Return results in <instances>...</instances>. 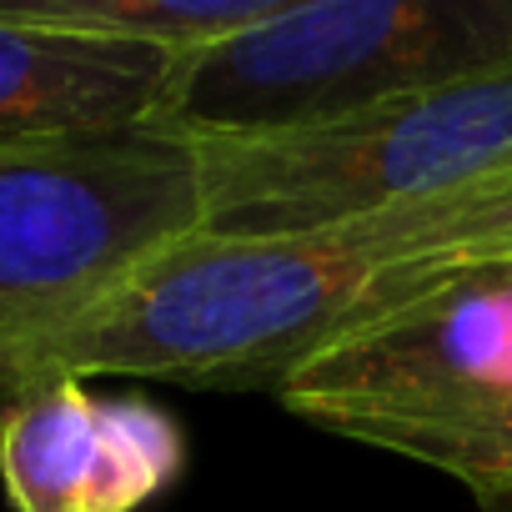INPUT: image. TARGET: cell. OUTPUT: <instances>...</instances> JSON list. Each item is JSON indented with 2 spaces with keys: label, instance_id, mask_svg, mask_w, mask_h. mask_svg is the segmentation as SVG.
Wrapping results in <instances>:
<instances>
[{
  "label": "cell",
  "instance_id": "cell-1",
  "mask_svg": "<svg viewBox=\"0 0 512 512\" xmlns=\"http://www.w3.org/2000/svg\"><path fill=\"white\" fill-rule=\"evenodd\" d=\"M512 272V171L287 231H196L81 317L0 352V412L91 377L277 397L327 347Z\"/></svg>",
  "mask_w": 512,
  "mask_h": 512
},
{
  "label": "cell",
  "instance_id": "cell-2",
  "mask_svg": "<svg viewBox=\"0 0 512 512\" xmlns=\"http://www.w3.org/2000/svg\"><path fill=\"white\" fill-rule=\"evenodd\" d=\"M512 66V0H297L272 21L181 51L156 126L282 136Z\"/></svg>",
  "mask_w": 512,
  "mask_h": 512
},
{
  "label": "cell",
  "instance_id": "cell-3",
  "mask_svg": "<svg viewBox=\"0 0 512 512\" xmlns=\"http://www.w3.org/2000/svg\"><path fill=\"white\" fill-rule=\"evenodd\" d=\"M206 226L196 146L161 126L0 146V352Z\"/></svg>",
  "mask_w": 512,
  "mask_h": 512
},
{
  "label": "cell",
  "instance_id": "cell-4",
  "mask_svg": "<svg viewBox=\"0 0 512 512\" xmlns=\"http://www.w3.org/2000/svg\"><path fill=\"white\" fill-rule=\"evenodd\" d=\"M211 236H287L392 201L512 171V66L392 101L382 111L282 131L186 136Z\"/></svg>",
  "mask_w": 512,
  "mask_h": 512
},
{
  "label": "cell",
  "instance_id": "cell-5",
  "mask_svg": "<svg viewBox=\"0 0 512 512\" xmlns=\"http://www.w3.org/2000/svg\"><path fill=\"white\" fill-rule=\"evenodd\" d=\"M277 402L322 432L462 482L512 417V272L327 347L282 382Z\"/></svg>",
  "mask_w": 512,
  "mask_h": 512
},
{
  "label": "cell",
  "instance_id": "cell-6",
  "mask_svg": "<svg viewBox=\"0 0 512 512\" xmlns=\"http://www.w3.org/2000/svg\"><path fill=\"white\" fill-rule=\"evenodd\" d=\"M181 467L186 432L146 397L56 382L0 412V487L16 512H136Z\"/></svg>",
  "mask_w": 512,
  "mask_h": 512
},
{
  "label": "cell",
  "instance_id": "cell-7",
  "mask_svg": "<svg viewBox=\"0 0 512 512\" xmlns=\"http://www.w3.org/2000/svg\"><path fill=\"white\" fill-rule=\"evenodd\" d=\"M181 51L0 21V146L156 126Z\"/></svg>",
  "mask_w": 512,
  "mask_h": 512
},
{
  "label": "cell",
  "instance_id": "cell-8",
  "mask_svg": "<svg viewBox=\"0 0 512 512\" xmlns=\"http://www.w3.org/2000/svg\"><path fill=\"white\" fill-rule=\"evenodd\" d=\"M287 6H297V0H0V21H31V26L196 51V46L262 26Z\"/></svg>",
  "mask_w": 512,
  "mask_h": 512
},
{
  "label": "cell",
  "instance_id": "cell-9",
  "mask_svg": "<svg viewBox=\"0 0 512 512\" xmlns=\"http://www.w3.org/2000/svg\"><path fill=\"white\" fill-rule=\"evenodd\" d=\"M462 487L477 502V512H512V417L487 442V452L472 462V472L462 477Z\"/></svg>",
  "mask_w": 512,
  "mask_h": 512
}]
</instances>
